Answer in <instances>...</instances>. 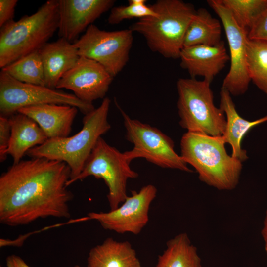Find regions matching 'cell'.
<instances>
[{
  "mask_svg": "<svg viewBox=\"0 0 267 267\" xmlns=\"http://www.w3.org/2000/svg\"><path fill=\"white\" fill-rule=\"evenodd\" d=\"M125 154L109 145L101 137L97 140L83 170L76 178L68 180V187L89 176L102 179L108 188L107 198L110 210L117 208L127 198V183L130 178L138 177L131 169Z\"/></svg>",
  "mask_w": 267,
  "mask_h": 267,
  "instance_id": "obj_7",
  "label": "cell"
},
{
  "mask_svg": "<svg viewBox=\"0 0 267 267\" xmlns=\"http://www.w3.org/2000/svg\"><path fill=\"white\" fill-rule=\"evenodd\" d=\"M17 0H0V27L13 20Z\"/></svg>",
  "mask_w": 267,
  "mask_h": 267,
  "instance_id": "obj_29",
  "label": "cell"
},
{
  "mask_svg": "<svg viewBox=\"0 0 267 267\" xmlns=\"http://www.w3.org/2000/svg\"><path fill=\"white\" fill-rule=\"evenodd\" d=\"M58 0H48L31 15L11 20L0 28V68L39 50L58 30Z\"/></svg>",
  "mask_w": 267,
  "mask_h": 267,
  "instance_id": "obj_5",
  "label": "cell"
},
{
  "mask_svg": "<svg viewBox=\"0 0 267 267\" xmlns=\"http://www.w3.org/2000/svg\"><path fill=\"white\" fill-rule=\"evenodd\" d=\"M236 23L248 33L267 8V0H219Z\"/></svg>",
  "mask_w": 267,
  "mask_h": 267,
  "instance_id": "obj_25",
  "label": "cell"
},
{
  "mask_svg": "<svg viewBox=\"0 0 267 267\" xmlns=\"http://www.w3.org/2000/svg\"><path fill=\"white\" fill-rule=\"evenodd\" d=\"M222 136L187 132L180 140V156L198 174L199 179L220 190H231L239 182L242 162L229 155Z\"/></svg>",
  "mask_w": 267,
  "mask_h": 267,
  "instance_id": "obj_2",
  "label": "cell"
},
{
  "mask_svg": "<svg viewBox=\"0 0 267 267\" xmlns=\"http://www.w3.org/2000/svg\"><path fill=\"white\" fill-rule=\"evenodd\" d=\"M110 103V99L105 97L97 108L86 114L82 129L75 134L48 139L26 154L31 158L65 162L71 170L70 179L76 178L83 170L98 139L111 129L107 119Z\"/></svg>",
  "mask_w": 267,
  "mask_h": 267,
  "instance_id": "obj_4",
  "label": "cell"
},
{
  "mask_svg": "<svg viewBox=\"0 0 267 267\" xmlns=\"http://www.w3.org/2000/svg\"><path fill=\"white\" fill-rule=\"evenodd\" d=\"M44 104L75 106L85 115L95 109L92 103L84 102L74 94L46 86L23 83L1 71L0 115L9 117L21 108Z\"/></svg>",
  "mask_w": 267,
  "mask_h": 267,
  "instance_id": "obj_9",
  "label": "cell"
},
{
  "mask_svg": "<svg viewBox=\"0 0 267 267\" xmlns=\"http://www.w3.org/2000/svg\"><path fill=\"white\" fill-rule=\"evenodd\" d=\"M209 82L179 78L177 82L179 123L187 132L222 136L226 126L223 111L217 107Z\"/></svg>",
  "mask_w": 267,
  "mask_h": 267,
  "instance_id": "obj_6",
  "label": "cell"
},
{
  "mask_svg": "<svg viewBox=\"0 0 267 267\" xmlns=\"http://www.w3.org/2000/svg\"><path fill=\"white\" fill-rule=\"evenodd\" d=\"M180 66L192 78L202 76L211 83L229 61L224 42L215 46L198 45L183 47L180 52Z\"/></svg>",
  "mask_w": 267,
  "mask_h": 267,
  "instance_id": "obj_15",
  "label": "cell"
},
{
  "mask_svg": "<svg viewBox=\"0 0 267 267\" xmlns=\"http://www.w3.org/2000/svg\"><path fill=\"white\" fill-rule=\"evenodd\" d=\"M247 55L251 81L267 95V40L248 38Z\"/></svg>",
  "mask_w": 267,
  "mask_h": 267,
  "instance_id": "obj_24",
  "label": "cell"
},
{
  "mask_svg": "<svg viewBox=\"0 0 267 267\" xmlns=\"http://www.w3.org/2000/svg\"><path fill=\"white\" fill-rule=\"evenodd\" d=\"M116 104L123 117L126 139L134 145L132 150L124 152L130 163L142 158L163 168L193 172L176 152L174 141L169 136L155 127L132 119Z\"/></svg>",
  "mask_w": 267,
  "mask_h": 267,
  "instance_id": "obj_8",
  "label": "cell"
},
{
  "mask_svg": "<svg viewBox=\"0 0 267 267\" xmlns=\"http://www.w3.org/2000/svg\"><path fill=\"white\" fill-rule=\"evenodd\" d=\"M7 267H30L21 257L16 255L8 256L6 259Z\"/></svg>",
  "mask_w": 267,
  "mask_h": 267,
  "instance_id": "obj_30",
  "label": "cell"
},
{
  "mask_svg": "<svg viewBox=\"0 0 267 267\" xmlns=\"http://www.w3.org/2000/svg\"><path fill=\"white\" fill-rule=\"evenodd\" d=\"M220 95V108L223 111L226 120L222 137L225 143L231 146V156L244 162L248 157L246 151L241 147L242 139L252 128L267 122V115L254 121L246 120L237 112L231 95L227 90L221 88Z\"/></svg>",
  "mask_w": 267,
  "mask_h": 267,
  "instance_id": "obj_18",
  "label": "cell"
},
{
  "mask_svg": "<svg viewBox=\"0 0 267 267\" xmlns=\"http://www.w3.org/2000/svg\"><path fill=\"white\" fill-rule=\"evenodd\" d=\"M113 0H58V35L71 43L103 13L111 9Z\"/></svg>",
  "mask_w": 267,
  "mask_h": 267,
  "instance_id": "obj_14",
  "label": "cell"
},
{
  "mask_svg": "<svg viewBox=\"0 0 267 267\" xmlns=\"http://www.w3.org/2000/svg\"><path fill=\"white\" fill-rule=\"evenodd\" d=\"M1 71L20 82L45 86L44 69L39 50L17 60L1 69Z\"/></svg>",
  "mask_w": 267,
  "mask_h": 267,
  "instance_id": "obj_23",
  "label": "cell"
},
{
  "mask_svg": "<svg viewBox=\"0 0 267 267\" xmlns=\"http://www.w3.org/2000/svg\"><path fill=\"white\" fill-rule=\"evenodd\" d=\"M113 79L100 64L80 56L75 65L60 79L56 89H69L81 100L92 103L105 98Z\"/></svg>",
  "mask_w": 267,
  "mask_h": 267,
  "instance_id": "obj_13",
  "label": "cell"
},
{
  "mask_svg": "<svg viewBox=\"0 0 267 267\" xmlns=\"http://www.w3.org/2000/svg\"><path fill=\"white\" fill-rule=\"evenodd\" d=\"M261 233L264 242L265 250L267 256V210L266 212L263 227Z\"/></svg>",
  "mask_w": 267,
  "mask_h": 267,
  "instance_id": "obj_31",
  "label": "cell"
},
{
  "mask_svg": "<svg viewBox=\"0 0 267 267\" xmlns=\"http://www.w3.org/2000/svg\"><path fill=\"white\" fill-rule=\"evenodd\" d=\"M78 110L69 105L44 104L24 107L17 112L32 119L49 139L69 136Z\"/></svg>",
  "mask_w": 267,
  "mask_h": 267,
  "instance_id": "obj_16",
  "label": "cell"
},
{
  "mask_svg": "<svg viewBox=\"0 0 267 267\" xmlns=\"http://www.w3.org/2000/svg\"><path fill=\"white\" fill-rule=\"evenodd\" d=\"M87 267H141V265L130 242L108 237L90 250Z\"/></svg>",
  "mask_w": 267,
  "mask_h": 267,
  "instance_id": "obj_20",
  "label": "cell"
},
{
  "mask_svg": "<svg viewBox=\"0 0 267 267\" xmlns=\"http://www.w3.org/2000/svg\"><path fill=\"white\" fill-rule=\"evenodd\" d=\"M150 6L157 15L139 19L129 29L142 35L152 51L166 58H179L196 12L194 6L180 0H158Z\"/></svg>",
  "mask_w": 267,
  "mask_h": 267,
  "instance_id": "obj_3",
  "label": "cell"
},
{
  "mask_svg": "<svg viewBox=\"0 0 267 267\" xmlns=\"http://www.w3.org/2000/svg\"><path fill=\"white\" fill-rule=\"evenodd\" d=\"M207 3L221 19L229 45L230 67L222 88L231 95H242L248 90L251 82L247 55L248 33L239 26L219 0H208Z\"/></svg>",
  "mask_w": 267,
  "mask_h": 267,
  "instance_id": "obj_11",
  "label": "cell"
},
{
  "mask_svg": "<svg viewBox=\"0 0 267 267\" xmlns=\"http://www.w3.org/2000/svg\"><path fill=\"white\" fill-rule=\"evenodd\" d=\"M133 33L130 29L106 31L92 24L73 44L79 56L97 62L114 78L129 61Z\"/></svg>",
  "mask_w": 267,
  "mask_h": 267,
  "instance_id": "obj_10",
  "label": "cell"
},
{
  "mask_svg": "<svg viewBox=\"0 0 267 267\" xmlns=\"http://www.w3.org/2000/svg\"><path fill=\"white\" fill-rule=\"evenodd\" d=\"M146 2L145 0H129L128 5L113 7L108 18V23L117 24L126 19L156 16L157 13Z\"/></svg>",
  "mask_w": 267,
  "mask_h": 267,
  "instance_id": "obj_26",
  "label": "cell"
},
{
  "mask_svg": "<svg viewBox=\"0 0 267 267\" xmlns=\"http://www.w3.org/2000/svg\"><path fill=\"white\" fill-rule=\"evenodd\" d=\"M9 119L11 136L7 154L16 164L30 149L43 144L48 138L35 121L23 114L17 112Z\"/></svg>",
  "mask_w": 267,
  "mask_h": 267,
  "instance_id": "obj_19",
  "label": "cell"
},
{
  "mask_svg": "<svg viewBox=\"0 0 267 267\" xmlns=\"http://www.w3.org/2000/svg\"><path fill=\"white\" fill-rule=\"evenodd\" d=\"M155 267H202L197 248L187 234L180 233L168 240Z\"/></svg>",
  "mask_w": 267,
  "mask_h": 267,
  "instance_id": "obj_22",
  "label": "cell"
},
{
  "mask_svg": "<svg viewBox=\"0 0 267 267\" xmlns=\"http://www.w3.org/2000/svg\"><path fill=\"white\" fill-rule=\"evenodd\" d=\"M70 178L61 161L32 158L13 164L0 177V223L17 226L47 217L70 218Z\"/></svg>",
  "mask_w": 267,
  "mask_h": 267,
  "instance_id": "obj_1",
  "label": "cell"
},
{
  "mask_svg": "<svg viewBox=\"0 0 267 267\" xmlns=\"http://www.w3.org/2000/svg\"><path fill=\"white\" fill-rule=\"evenodd\" d=\"M45 86L56 89L63 75L76 63L80 56L73 43L63 38L48 42L39 49Z\"/></svg>",
  "mask_w": 267,
  "mask_h": 267,
  "instance_id": "obj_17",
  "label": "cell"
},
{
  "mask_svg": "<svg viewBox=\"0 0 267 267\" xmlns=\"http://www.w3.org/2000/svg\"><path fill=\"white\" fill-rule=\"evenodd\" d=\"M11 136V126L9 117L0 116V161L7 157V150Z\"/></svg>",
  "mask_w": 267,
  "mask_h": 267,
  "instance_id": "obj_27",
  "label": "cell"
},
{
  "mask_svg": "<svg viewBox=\"0 0 267 267\" xmlns=\"http://www.w3.org/2000/svg\"><path fill=\"white\" fill-rule=\"evenodd\" d=\"M248 37L250 39L267 40V8L249 31Z\"/></svg>",
  "mask_w": 267,
  "mask_h": 267,
  "instance_id": "obj_28",
  "label": "cell"
},
{
  "mask_svg": "<svg viewBox=\"0 0 267 267\" xmlns=\"http://www.w3.org/2000/svg\"><path fill=\"white\" fill-rule=\"evenodd\" d=\"M74 267H81L79 265H76V266H74Z\"/></svg>",
  "mask_w": 267,
  "mask_h": 267,
  "instance_id": "obj_32",
  "label": "cell"
},
{
  "mask_svg": "<svg viewBox=\"0 0 267 267\" xmlns=\"http://www.w3.org/2000/svg\"><path fill=\"white\" fill-rule=\"evenodd\" d=\"M157 190L152 184L142 187L138 192L132 191L121 205L108 212H90L88 220L98 221L106 230L119 234H139L149 221L150 205L157 195Z\"/></svg>",
  "mask_w": 267,
  "mask_h": 267,
  "instance_id": "obj_12",
  "label": "cell"
},
{
  "mask_svg": "<svg viewBox=\"0 0 267 267\" xmlns=\"http://www.w3.org/2000/svg\"><path fill=\"white\" fill-rule=\"evenodd\" d=\"M220 21L203 8L196 10L187 29L183 47L198 45L215 46L221 41Z\"/></svg>",
  "mask_w": 267,
  "mask_h": 267,
  "instance_id": "obj_21",
  "label": "cell"
}]
</instances>
